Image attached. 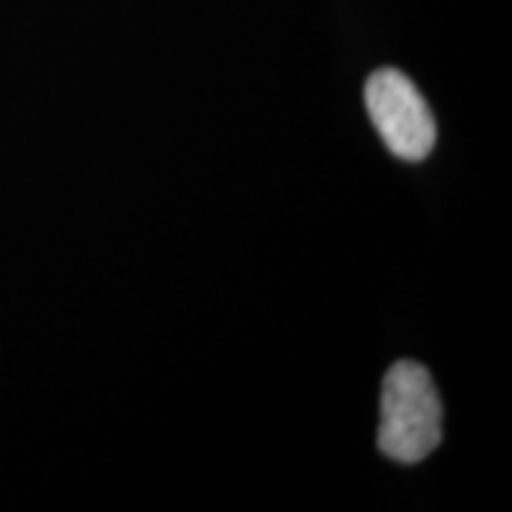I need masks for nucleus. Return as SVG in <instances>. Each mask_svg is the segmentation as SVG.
<instances>
[{"label":"nucleus","instance_id":"1","mask_svg":"<svg viewBox=\"0 0 512 512\" xmlns=\"http://www.w3.org/2000/svg\"><path fill=\"white\" fill-rule=\"evenodd\" d=\"M376 441L399 464L424 461L441 444L439 390L419 362H396L387 370Z\"/></svg>","mask_w":512,"mask_h":512},{"label":"nucleus","instance_id":"2","mask_svg":"<svg viewBox=\"0 0 512 512\" xmlns=\"http://www.w3.org/2000/svg\"><path fill=\"white\" fill-rule=\"evenodd\" d=\"M365 106L382 143L396 157L419 163L436 146V120L416 83L399 69H379L365 86Z\"/></svg>","mask_w":512,"mask_h":512}]
</instances>
